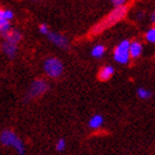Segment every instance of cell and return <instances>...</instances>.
<instances>
[{
  "mask_svg": "<svg viewBox=\"0 0 155 155\" xmlns=\"http://www.w3.org/2000/svg\"><path fill=\"white\" fill-rule=\"evenodd\" d=\"M112 3L115 6V8H116V7L125 6V1H124V0H113V1H112Z\"/></svg>",
  "mask_w": 155,
  "mask_h": 155,
  "instance_id": "d6986e66",
  "label": "cell"
},
{
  "mask_svg": "<svg viewBox=\"0 0 155 155\" xmlns=\"http://www.w3.org/2000/svg\"><path fill=\"white\" fill-rule=\"evenodd\" d=\"M137 97L142 100H149L150 97H152V92L147 89H144V87H140L137 89Z\"/></svg>",
  "mask_w": 155,
  "mask_h": 155,
  "instance_id": "5bb4252c",
  "label": "cell"
},
{
  "mask_svg": "<svg viewBox=\"0 0 155 155\" xmlns=\"http://www.w3.org/2000/svg\"><path fill=\"white\" fill-rule=\"evenodd\" d=\"M45 71L50 78H58L63 72V63L57 58H49L45 61Z\"/></svg>",
  "mask_w": 155,
  "mask_h": 155,
  "instance_id": "277c9868",
  "label": "cell"
},
{
  "mask_svg": "<svg viewBox=\"0 0 155 155\" xmlns=\"http://www.w3.org/2000/svg\"><path fill=\"white\" fill-rule=\"evenodd\" d=\"M10 31V21L0 19V35L1 37H5Z\"/></svg>",
  "mask_w": 155,
  "mask_h": 155,
  "instance_id": "4fadbf2b",
  "label": "cell"
},
{
  "mask_svg": "<svg viewBox=\"0 0 155 155\" xmlns=\"http://www.w3.org/2000/svg\"><path fill=\"white\" fill-rule=\"evenodd\" d=\"M127 13V7L122 6V7H116L114 8V10H112L109 15H107L104 19H102L100 22L95 25V26L90 30L91 36H95L99 35L102 31H104L105 29H107L109 27L113 26L114 23L119 22L120 20H122Z\"/></svg>",
  "mask_w": 155,
  "mask_h": 155,
  "instance_id": "6da1fadb",
  "label": "cell"
},
{
  "mask_svg": "<svg viewBox=\"0 0 155 155\" xmlns=\"http://www.w3.org/2000/svg\"><path fill=\"white\" fill-rule=\"evenodd\" d=\"M145 39L151 43H154L155 42V29L154 28H151L146 31L145 33Z\"/></svg>",
  "mask_w": 155,
  "mask_h": 155,
  "instance_id": "9a60e30c",
  "label": "cell"
},
{
  "mask_svg": "<svg viewBox=\"0 0 155 155\" xmlns=\"http://www.w3.org/2000/svg\"><path fill=\"white\" fill-rule=\"evenodd\" d=\"M102 124H103V116L100 114L93 115L89 121V126L93 130H99L102 126Z\"/></svg>",
  "mask_w": 155,
  "mask_h": 155,
  "instance_id": "8fae6325",
  "label": "cell"
},
{
  "mask_svg": "<svg viewBox=\"0 0 155 155\" xmlns=\"http://www.w3.org/2000/svg\"><path fill=\"white\" fill-rule=\"evenodd\" d=\"M130 41L129 40H123L116 45L114 49V59L120 64H127L130 62Z\"/></svg>",
  "mask_w": 155,
  "mask_h": 155,
  "instance_id": "3957f363",
  "label": "cell"
},
{
  "mask_svg": "<svg viewBox=\"0 0 155 155\" xmlns=\"http://www.w3.org/2000/svg\"><path fill=\"white\" fill-rule=\"evenodd\" d=\"M47 90H48V83L43 79H37L30 85L29 91H28V97L29 99L38 97L45 93Z\"/></svg>",
  "mask_w": 155,
  "mask_h": 155,
  "instance_id": "5b68a950",
  "label": "cell"
},
{
  "mask_svg": "<svg viewBox=\"0 0 155 155\" xmlns=\"http://www.w3.org/2000/svg\"><path fill=\"white\" fill-rule=\"evenodd\" d=\"M0 142L3 145L12 146L19 155H25V145L23 142L17 136V134L10 130H5L0 134Z\"/></svg>",
  "mask_w": 155,
  "mask_h": 155,
  "instance_id": "7a4b0ae2",
  "label": "cell"
},
{
  "mask_svg": "<svg viewBox=\"0 0 155 155\" xmlns=\"http://www.w3.org/2000/svg\"><path fill=\"white\" fill-rule=\"evenodd\" d=\"M114 74V68L111 65H105L103 68H101V70L99 71L97 78L101 81H109L112 78V75Z\"/></svg>",
  "mask_w": 155,
  "mask_h": 155,
  "instance_id": "ba28073f",
  "label": "cell"
},
{
  "mask_svg": "<svg viewBox=\"0 0 155 155\" xmlns=\"http://www.w3.org/2000/svg\"><path fill=\"white\" fill-rule=\"evenodd\" d=\"M2 11H3V9H0V19L2 18Z\"/></svg>",
  "mask_w": 155,
  "mask_h": 155,
  "instance_id": "44dd1931",
  "label": "cell"
},
{
  "mask_svg": "<svg viewBox=\"0 0 155 155\" xmlns=\"http://www.w3.org/2000/svg\"><path fill=\"white\" fill-rule=\"evenodd\" d=\"M1 49H2V51L5 52L9 58H15V55H16V53H17L16 45H12V43H10V42L3 41L2 45H1Z\"/></svg>",
  "mask_w": 155,
  "mask_h": 155,
  "instance_id": "30bf717a",
  "label": "cell"
},
{
  "mask_svg": "<svg viewBox=\"0 0 155 155\" xmlns=\"http://www.w3.org/2000/svg\"><path fill=\"white\" fill-rule=\"evenodd\" d=\"M104 52H105V47L102 45H97L92 48L91 54L93 55L94 58H101V57L104 54Z\"/></svg>",
  "mask_w": 155,
  "mask_h": 155,
  "instance_id": "7c38bea8",
  "label": "cell"
},
{
  "mask_svg": "<svg viewBox=\"0 0 155 155\" xmlns=\"http://www.w3.org/2000/svg\"><path fill=\"white\" fill-rule=\"evenodd\" d=\"M13 18V12L11 11V10H5L3 9V11H2V18L1 19H3V20H7V21H10V20L12 19Z\"/></svg>",
  "mask_w": 155,
  "mask_h": 155,
  "instance_id": "e0dca14e",
  "label": "cell"
},
{
  "mask_svg": "<svg viewBox=\"0 0 155 155\" xmlns=\"http://www.w3.org/2000/svg\"><path fill=\"white\" fill-rule=\"evenodd\" d=\"M151 20H152V22H154V20H155V13L153 12V15L151 16Z\"/></svg>",
  "mask_w": 155,
  "mask_h": 155,
  "instance_id": "ffe728a7",
  "label": "cell"
},
{
  "mask_svg": "<svg viewBox=\"0 0 155 155\" xmlns=\"http://www.w3.org/2000/svg\"><path fill=\"white\" fill-rule=\"evenodd\" d=\"M143 47L141 45V42L139 41H132L130 42V48H129V53H130V59H136L139 58L141 53H142Z\"/></svg>",
  "mask_w": 155,
  "mask_h": 155,
  "instance_id": "52a82bcc",
  "label": "cell"
},
{
  "mask_svg": "<svg viewBox=\"0 0 155 155\" xmlns=\"http://www.w3.org/2000/svg\"><path fill=\"white\" fill-rule=\"evenodd\" d=\"M65 140L64 139H60L57 142V144H55V150L58 151V152H62V151H64L65 149Z\"/></svg>",
  "mask_w": 155,
  "mask_h": 155,
  "instance_id": "2e32d148",
  "label": "cell"
},
{
  "mask_svg": "<svg viewBox=\"0 0 155 155\" xmlns=\"http://www.w3.org/2000/svg\"><path fill=\"white\" fill-rule=\"evenodd\" d=\"M39 30H40V32H41L42 35H48V33L50 32L49 27L47 26L45 23H42V25H40V26H39Z\"/></svg>",
  "mask_w": 155,
  "mask_h": 155,
  "instance_id": "ac0fdd59",
  "label": "cell"
},
{
  "mask_svg": "<svg viewBox=\"0 0 155 155\" xmlns=\"http://www.w3.org/2000/svg\"><path fill=\"white\" fill-rule=\"evenodd\" d=\"M48 38L49 40L55 45L57 47L59 48H62V49H67L69 47V42H68V39L65 38L64 36H62L60 33H57V32H50L48 33Z\"/></svg>",
  "mask_w": 155,
  "mask_h": 155,
  "instance_id": "8992f818",
  "label": "cell"
},
{
  "mask_svg": "<svg viewBox=\"0 0 155 155\" xmlns=\"http://www.w3.org/2000/svg\"><path fill=\"white\" fill-rule=\"evenodd\" d=\"M2 38L5 39V41L10 42V43L17 45V43L21 40V33L19 31H17V30H10L9 32L7 33L5 37H2Z\"/></svg>",
  "mask_w": 155,
  "mask_h": 155,
  "instance_id": "9c48e42d",
  "label": "cell"
}]
</instances>
